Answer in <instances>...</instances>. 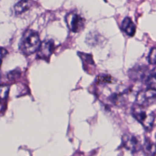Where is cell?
<instances>
[{"label": "cell", "instance_id": "obj_1", "mask_svg": "<svg viewBox=\"0 0 156 156\" xmlns=\"http://www.w3.org/2000/svg\"><path fill=\"white\" fill-rule=\"evenodd\" d=\"M41 41L37 32L27 30L23 34L20 43V48L23 54L30 55L38 51Z\"/></svg>", "mask_w": 156, "mask_h": 156}, {"label": "cell", "instance_id": "obj_2", "mask_svg": "<svg viewBox=\"0 0 156 156\" xmlns=\"http://www.w3.org/2000/svg\"><path fill=\"white\" fill-rule=\"evenodd\" d=\"M132 115L146 130H151L152 128L155 116L152 112L146 109V107L135 105L132 108Z\"/></svg>", "mask_w": 156, "mask_h": 156}, {"label": "cell", "instance_id": "obj_3", "mask_svg": "<svg viewBox=\"0 0 156 156\" xmlns=\"http://www.w3.org/2000/svg\"><path fill=\"white\" fill-rule=\"evenodd\" d=\"M156 101V90L148 88L139 91L136 97L135 102L137 105L146 107L152 104Z\"/></svg>", "mask_w": 156, "mask_h": 156}, {"label": "cell", "instance_id": "obj_4", "mask_svg": "<svg viewBox=\"0 0 156 156\" xmlns=\"http://www.w3.org/2000/svg\"><path fill=\"white\" fill-rule=\"evenodd\" d=\"M66 21L69 30L73 32H80L85 26V20L74 13H70L66 16Z\"/></svg>", "mask_w": 156, "mask_h": 156}, {"label": "cell", "instance_id": "obj_5", "mask_svg": "<svg viewBox=\"0 0 156 156\" xmlns=\"http://www.w3.org/2000/svg\"><path fill=\"white\" fill-rule=\"evenodd\" d=\"M122 146L132 152L138 151L142 146L136 136L132 134H125L122 137Z\"/></svg>", "mask_w": 156, "mask_h": 156}, {"label": "cell", "instance_id": "obj_6", "mask_svg": "<svg viewBox=\"0 0 156 156\" xmlns=\"http://www.w3.org/2000/svg\"><path fill=\"white\" fill-rule=\"evenodd\" d=\"M54 49V42L51 40H45L41 43V44L38 49V57L46 60L49 58Z\"/></svg>", "mask_w": 156, "mask_h": 156}, {"label": "cell", "instance_id": "obj_7", "mask_svg": "<svg viewBox=\"0 0 156 156\" xmlns=\"http://www.w3.org/2000/svg\"><path fill=\"white\" fill-rule=\"evenodd\" d=\"M122 30L129 36H133L136 32V26L129 17H126L121 24Z\"/></svg>", "mask_w": 156, "mask_h": 156}, {"label": "cell", "instance_id": "obj_8", "mask_svg": "<svg viewBox=\"0 0 156 156\" xmlns=\"http://www.w3.org/2000/svg\"><path fill=\"white\" fill-rule=\"evenodd\" d=\"M142 147L147 156H154L156 154V144L148 139L145 140Z\"/></svg>", "mask_w": 156, "mask_h": 156}, {"label": "cell", "instance_id": "obj_9", "mask_svg": "<svg viewBox=\"0 0 156 156\" xmlns=\"http://www.w3.org/2000/svg\"><path fill=\"white\" fill-rule=\"evenodd\" d=\"M29 3L27 0H21L15 6L16 13L20 14L26 11L29 8Z\"/></svg>", "mask_w": 156, "mask_h": 156}, {"label": "cell", "instance_id": "obj_10", "mask_svg": "<svg viewBox=\"0 0 156 156\" xmlns=\"http://www.w3.org/2000/svg\"><path fill=\"white\" fill-rule=\"evenodd\" d=\"M146 82L149 88L156 90V72H154L147 76Z\"/></svg>", "mask_w": 156, "mask_h": 156}, {"label": "cell", "instance_id": "obj_11", "mask_svg": "<svg viewBox=\"0 0 156 156\" xmlns=\"http://www.w3.org/2000/svg\"><path fill=\"white\" fill-rule=\"evenodd\" d=\"M97 82L99 83H108L112 82V77L109 75H99L97 77Z\"/></svg>", "mask_w": 156, "mask_h": 156}, {"label": "cell", "instance_id": "obj_12", "mask_svg": "<svg viewBox=\"0 0 156 156\" xmlns=\"http://www.w3.org/2000/svg\"><path fill=\"white\" fill-rule=\"evenodd\" d=\"M147 60L150 64H156V48H154L151 50L147 57Z\"/></svg>", "mask_w": 156, "mask_h": 156}, {"label": "cell", "instance_id": "obj_13", "mask_svg": "<svg viewBox=\"0 0 156 156\" xmlns=\"http://www.w3.org/2000/svg\"><path fill=\"white\" fill-rule=\"evenodd\" d=\"M9 86L7 85H0V101L4 99L8 94Z\"/></svg>", "mask_w": 156, "mask_h": 156}, {"label": "cell", "instance_id": "obj_14", "mask_svg": "<svg viewBox=\"0 0 156 156\" xmlns=\"http://www.w3.org/2000/svg\"><path fill=\"white\" fill-rule=\"evenodd\" d=\"M6 54H7V51L5 49L0 47V65H1L2 58L6 55Z\"/></svg>", "mask_w": 156, "mask_h": 156}]
</instances>
